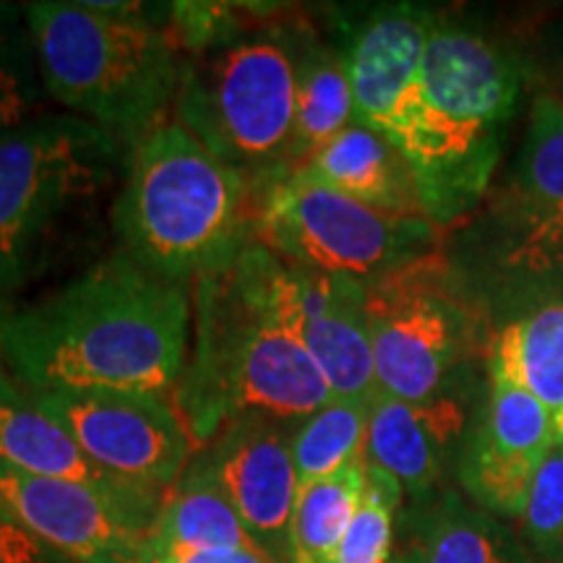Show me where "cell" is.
<instances>
[{"instance_id":"obj_1","label":"cell","mask_w":563,"mask_h":563,"mask_svg":"<svg viewBox=\"0 0 563 563\" xmlns=\"http://www.w3.org/2000/svg\"><path fill=\"white\" fill-rule=\"evenodd\" d=\"M188 336V285L146 272L118 249L0 319V368L32 394H165L186 373Z\"/></svg>"},{"instance_id":"obj_2","label":"cell","mask_w":563,"mask_h":563,"mask_svg":"<svg viewBox=\"0 0 563 563\" xmlns=\"http://www.w3.org/2000/svg\"><path fill=\"white\" fill-rule=\"evenodd\" d=\"M274 253L262 243L196 282V344L175 399L194 443L243 415L300 422L332 402L327 378L272 306Z\"/></svg>"},{"instance_id":"obj_3","label":"cell","mask_w":563,"mask_h":563,"mask_svg":"<svg viewBox=\"0 0 563 563\" xmlns=\"http://www.w3.org/2000/svg\"><path fill=\"white\" fill-rule=\"evenodd\" d=\"M253 214L243 175L178 121L159 123L133 146L110 209L121 251L183 285L230 269L256 243Z\"/></svg>"},{"instance_id":"obj_4","label":"cell","mask_w":563,"mask_h":563,"mask_svg":"<svg viewBox=\"0 0 563 563\" xmlns=\"http://www.w3.org/2000/svg\"><path fill=\"white\" fill-rule=\"evenodd\" d=\"M24 19L51 100L129 152L165 123L188 60L136 5L40 0L24 5Z\"/></svg>"},{"instance_id":"obj_5","label":"cell","mask_w":563,"mask_h":563,"mask_svg":"<svg viewBox=\"0 0 563 563\" xmlns=\"http://www.w3.org/2000/svg\"><path fill=\"white\" fill-rule=\"evenodd\" d=\"M129 150L79 115L34 118L0 144V295L51 272L95 230Z\"/></svg>"},{"instance_id":"obj_6","label":"cell","mask_w":563,"mask_h":563,"mask_svg":"<svg viewBox=\"0 0 563 563\" xmlns=\"http://www.w3.org/2000/svg\"><path fill=\"white\" fill-rule=\"evenodd\" d=\"M517 87V70L498 47L433 21L420 68L422 118L407 154L428 220H454L483 194Z\"/></svg>"},{"instance_id":"obj_7","label":"cell","mask_w":563,"mask_h":563,"mask_svg":"<svg viewBox=\"0 0 563 563\" xmlns=\"http://www.w3.org/2000/svg\"><path fill=\"white\" fill-rule=\"evenodd\" d=\"M191 55L175 102L178 123L253 194L290 173L298 76L285 30L232 34Z\"/></svg>"},{"instance_id":"obj_8","label":"cell","mask_w":563,"mask_h":563,"mask_svg":"<svg viewBox=\"0 0 563 563\" xmlns=\"http://www.w3.org/2000/svg\"><path fill=\"white\" fill-rule=\"evenodd\" d=\"M256 238L282 262L363 285L428 256L433 230L422 217L386 214L295 170L253 194Z\"/></svg>"},{"instance_id":"obj_9","label":"cell","mask_w":563,"mask_h":563,"mask_svg":"<svg viewBox=\"0 0 563 563\" xmlns=\"http://www.w3.org/2000/svg\"><path fill=\"white\" fill-rule=\"evenodd\" d=\"M376 386L382 394L426 402L443 394L467 347V313L426 256L365 285Z\"/></svg>"},{"instance_id":"obj_10","label":"cell","mask_w":563,"mask_h":563,"mask_svg":"<svg viewBox=\"0 0 563 563\" xmlns=\"http://www.w3.org/2000/svg\"><path fill=\"white\" fill-rule=\"evenodd\" d=\"M34 397L104 473L162 490L188 470L194 439L165 394L87 389Z\"/></svg>"},{"instance_id":"obj_11","label":"cell","mask_w":563,"mask_h":563,"mask_svg":"<svg viewBox=\"0 0 563 563\" xmlns=\"http://www.w3.org/2000/svg\"><path fill=\"white\" fill-rule=\"evenodd\" d=\"M162 506V490L115 496L0 470V509L76 563H141Z\"/></svg>"},{"instance_id":"obj_12","label":"cell","mask_w":563,"mask_h":563,"mask_svg":"<svg viewBox=\"0 0 563 563\" xmlns=\"http://www.w3.org/2000/svg\"><path fill=\"white\" fill-rule=\"evenodd\" d=\"M272 306L327 378L334 399L371 402L378 394L365 321V285L274 256Z\"/></svg>"},{"instance_id":"obj_13","label":"cell","mask_w":563,"mask_h":563,"mask_svg":"<svg viewBox=\"0 0 563 563\" xmlns=\"http://www.w3.org/2000/svg\"><path fill=\"white\" fill-rule=\"evenodd\" d=\"M295 426L243 415L228 422L196 460L274 563H290V525L300 490L292 462Z\"/></svg>"},{"instance_id":"obj_14","label":"cell","mask_w":563,"mask_h":563,"mask_svg":"<svg viewBox=\"0 0 563 563\" xmlns=\"http://www.w3.org/2000/svg\"><path fill=\"white\" fill-rule=\"evenodd\" d=\"M431 24V13L391 5L373 13L344 53L355 123L384 133L405 157L422 118L420 68Z\"/></svg>"},{"instance_id":"obj_15","label":"cell","mask_w":563,"mask_h":563,"mask_svg":"<svg viewBox=\"0 0 563 563\" xmlns=\"http://www.w3.org/2000/svg\"><path fill=\"white\" fill-rule=\"evenodd\" d=\"M553 443V412L522 386L490 371L488 402L462 449L464 488L485 511L519 517L534 470Z\"/></svg>"},{"instance_id":"obj_16","label":"cell","mask_w":563,"mask_h":563,"mask_svg":"<svg viewBox=\"0 0 563 563\" xmlns=\"http://www.w3.org/2000/svg\"><path fill=\"white\" fill-rule=\"evenodd\" d=\"M464 433V407L452 394L405 402L378 391L371 399L365 460L399 483L402 493L422 498L439 483Z\"/></svg>"},{"instance_id":"obj_17","label":"cell","mask_w":563,"mask_h":563,"mask_svg":"<svg viewBox=\"0 0 563 563\" xmlns=\"http://www.w3.org/2000/svg\"><path fill=\"white\" fill-rule=\"evenodd\" d=\"M0 470L81 483L115 496L157 490L97 467L81 452L79 443L70 439L66 428L37 402V397L13 382L3 368H0Z\"/></svg>"},{"instance_id":"obj_18","label":"cell","mask_w":563,"mask_h":563,"mask_svg":"<svg viewBox=\"0 0 563 563\" xmlns=\"http://www.w3.org/2000/svg\"><path fill=\"white\" fill-rule=\"evenodd\" d=\"M306 170L350 199L386 214L426 217L410 159L384 133L363 123L352 121L327 141Z\"/></svg>"},{"instance_id":"obj_19","label":"cell","mask_w":563,"mask_h":563,"mask_svg":"<svg viewBox=\"0 0 563 563\" xmlns=\"http://www.w3.org/2000/svg\"><path fill=\"white\" fill-rule=\"evenodd\" d=\"M287 42L298 76V110H295V136L290 173L302 170L327 141L355 121L352 87L344 55L316 40L302 26H287Z\"/></svg>"},{"instance_id":"obj_20","label":"cell","mask_w":563,"mask_h":563,"mask_svg":"<svg viewBox=\"0 0 563 563\" xmlns=\"http://www.w3.org/2000/svg\"><path fill=\"white\" fill-rule=\"evenodd\" d=\"M490 371L530 391L555 415L563 412V302L511 321L493 342Z\"/></svg>"},{"instance_id":"obj_21","label":"cell","mask_w":563,"mask_h":563,"mask_svg":"<svg viewBox=\"0 0 563 563\" xmlns=\"http://www.w3.org/2000/svg\"><path fill=\"white\" fill-rule=\"evenodd\" d=\"M150 545L258 548L249 538L220 485L199 462L188 464L186 473L180 475L178 488L162 506Z\"/></svg>"},{"instance_id":"obj_22","label":"cell","mask_w":563,"mask_h":563,"mask_svg":"<svg viewBox=\"0 0 563 563\" xmlns=\"http://www.w3.org/2000/svg\"><path fill=\"white\" fill-rule=\"evenodd\" d=\"M368 483L365 454L298 490L290 525V563H327L361 509Z\"/></svg>"},{"instance_id":"obj_23","label":"cell","mask_w":563,"mask_h":563,"mask_svg":"<svg viewBox=\"0 0 563 563\" xmlns=\"http://www.w3.org/2000/svg\"><path fill=\"white\" fill-rule=\"evenodd\" d=\"M371 402L332 399L300 420L292 431V462L298 488L334 475L363 454Z\"/></svg>"},{"instance_id":"obj_24","label":"cell","mask_w":563,"mask_h":563,"mask_svg":"<svg viewBox=\"0 0 563 563\" xmlns=\"http://www.w3.org/2000/svg\"><path fill=\"white\" fill-rule=\"evenodd\" d=\"M402 563H517L501 530L481 511L446 496L415 538Z\"/></svg>"},{"instance_id":"obj_25","label":"cell","mask_w":563,"mask_h":563,"mask_svg":"<svg viewBox=\"0 0 563 563\" xmlns=\"http://www.w3.org/2000/svg\"><path fill=\"white\" fill-rule=\"evenodd\" d=\"M21 16L16 5H5L0 16V144L40 118L47 97L30 26L19 24Z\"/></svg>"},{"instance_id":"obj_26","label":"cell","mask_w":563,"mask_h":563,"mask_svg":"<svg viewBox=\"0 0 563 563\" xmlns=\"http://www.w3.org/2000/svg\"><path fill=\"white\" fill-rule=\"evenodd\" d=\"M519 199L532 217L563 207V104L540 100L519 159ZM530 217V220H532Z\"/></svg>"},{"instance_id":"obj_27","label":"cell","mask_w":563,"mask_h":563,"mask_svg":"<svg viewBox=\"0 0 563 563\" xmlns=\"http://www.w3.org/2000/svg\"><path fill=\"white\" fill-rule=\"evenodd\" d=\"M368 462V460H365ZM402 488L399 483L368 464V483L361 509L355 511L340 545L327 563H389L394 538V511Z\"/></svg>"},{"instance_id":"obj_28","label":"cell","mask_w":563,"mask_h":563,"mask_svg":"<svg viewBox=\"0 0 563 563\" xmlns=\"http://www.w3.org/2000/svg\"><path fill=\"white\" fill-rule=\"evenodd\" d=\"M522 532L538 551L563 548V443L555 441L534 470L527 490L525 509L519 514Z\"/></svg>"},{"instance_id":"obj_29","label":"cell","mask_w":563,"mask_h":563,"mask_svg":"<svg viewBox=\"0 0 563 563\" xmlns=\"http://www.w3.org/2000/svg\"><path fill=\"white\" fill-rule=\"evenodd\" d=\"M0 563H76L0 509Z\"/></svg>"},{"instance_id":"obj_30","label":"cell","mask_w":563,"mask_h":563,"mask_svg":"<svg viewBox=\"0 0 563 563\" xmlns=\"http://www.w3.org/2000/svg\"><path fill=\"white\" fill-rule=\"evenodd\" d=\"M519 264L543 269L563 258V207L548 211V214L532 217L530 232L517 251Z\"/></svg>"},{"instance_id":"obj_31","label":"cell","mask_w":563,"mask_h":563,"mask_svg":"<svg viewBox=\"0 0 563 563\" xmlns=\"http://www.w3.org/2000/svg\"><path fill=\"white\" fill-rule=\"evenodd\" d=\"M141 563H274L258 548H183L146 543Z\"/></svg>"},{"instance_id":"obj_32","label":"cell","mask_w":563,"mask_h":563,"mask_svg":"<svg viewBox=\"0 0 563 563\" xmlns=\"http://www.w3.org/2000/svg\"><path fill=\"white\" fill-rule=\"evenodd\" d=\"M555 441L563 443V412L555 415Z\"/></svg>"},{"instance_id":"obj_33","label":"cell","mask_w":563,"mask_h":563,"mask_svg":"<svg viewBox=\"0 0 563 563\" xmlns=\"http://www.w3.org/2000/svg\"><path fill=\"white\" fill-rule=\"evenodd\" d=\"M3 11H5V3H0V16H3Z\"/></svg>"},{"instance_id":"obj_34","label":"cell","mask_w":563,"mask_h":563,"mask_svg":"<svg viewBox=\"0 0 563 563\" xmlns=\"http://www.w3.org/2000/svg\"><path fill=\"white\" fill-rule=\"evenodd\" d=\"M389 563H402V561H389Z\"/></svg>"}]
</instances>
